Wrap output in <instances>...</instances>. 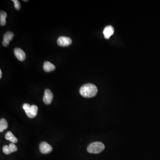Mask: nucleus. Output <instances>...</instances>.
I'll return each instance as SVG.
<instances>
[{
  "instance_id": "nucleus-7",
  "label": "nucleus",
  "mask_w": 160,
  "mask_h": 160,
  "mask_svg": "<svg viewBox=\"0 0 160 160\" xmlns=\"http://www.w3.org/2000/svg\"><path fill=\"white\" fill-rule=\"evenodd\" d=\"M14 36V34L11 32H6L3 36L2 44L5 47L7 46L9 44V41H11Z\"/></svg>"
},
{
  "instance_id": "nucleus-17",
  "label": "nucleus",
  "mask_w": 160,
  "mask_h": 160,
  "mask_svg": "<svg viewBox=\"0 0 160 160\" xmlns=\"http://www.w3.org/2000/svg\"><path fill=\"white\" fill-rule=\"evenodd\" d=\"M2 72H1V69L0 70V78H1L2 77Z\"/></svg>"
},
{
  "instance_id": "nucleus-15",
  "label": "nucleus",
  "mask_w": 160,
  "mask_h": 160,
  "mask_svg": "<svg viewBox=\"0 0 160 160\" xmlns=\"http://www.w3.org/2000/svg\"><path fill=\"white\" fill-rule=\"evenodd\" d=\"M9 147L11 153L16 152V151H17V150H18L17 146L15 145L14 143L10 144L9 145Z\"/></svg>"
},
{
  "instance_id": "nucleus-9",
  "label": "nucleus",
  "mask_w": 160,
  "mask_h": 160,
  "mask_svg": "<svg viewBox=\"0 0 160 160\" xmlns=\"http://www.w3.org/2000/svg\"><path fill=\"white\" fill-rule=\"evenodd\" d=\"M114 29L112 26L109 25L105 27L103 31L105 37L106 39H109V37L114 34Z\"/></svg>"
},
{
  "instance_id": "nucleus-6",
  "label": "nucleus",
  "mask_w": 160,
  "mask_h": 160,
  "mask_svg": "<svg viewBox=\"0 0 160 160\" xmlns=\"http://www.w3.org/2000/svg\"><path fill=\"white\" fill-rule=\"evenodd\" d=\"M53 94L51 90L46 89L45 91L43 97V102L46 105L51 104L53 99Z\"/></svg>"
},
{
  "instance_id": "nucleus-2",
  "label": "nucleus",
  "mask_w": 160,
  "mask_h": 160,
  "mask_svg": "<svg viewBox=\"0 0 160 160\" xmlns=\"http://www.w3.org/2000/svg\"><path fill=\"white\" fill-rule=\"evenodd\" d=\"M105 148L104 145L101 142H95L89 144L88 146V152L91 154H98L103 151Z\"/></svg>"
},
{
  "instance_id": "nucleus-11",
  "label": "nucleus",
  "mask_w": 160,
  "mask_h": 160,
  "mask_svg": "<svg viewBox=\"0 0 160 160\" xmlns=\"http://www.w3.org/2000/svg\"><path fill=\"white\" fill-rule=\"evenodd\" d=\"M5 138L7 140H8L10 142H12V143L14 144L18 142V139L14 136L12 133L11 131L7 132L6 133V135H5Z\"/></svg>"
},
{
  "instance_id": "nucleus-13",
  "label": "nucleus",
  "mask_w": 160,
  "mask_h": 160,
  "mask_svg": "<svg viewBox=\"0 0 160 160\" xmlns=\"http://www.w3.org/2000/svg\"><path fill=\"white\" fill-rule=\"evenodd\" d=\"M8 123L5 119H1L0 120V132H2L5 129L8 128Z\"/></svg>"
},
{
  "instance_id": "nucleus-3",
  "label": "nucleus",
  "mask_w": 160,
  "mask_h": 160,
  "mask_svg": "<svg viewBox=\"0 0 160 160\" xmlns=\"http://www.w3.org/2000/svg\"><path fill=\"white\" fill-rule=\"evenodd\" d=\"M22 108L27 116L29 118H34L37 115L38 107L36 105H30L29 104L25 103L23 105Z\"/></svg>"
},
{
  "instance_id": "nucleus-16",
  "label": "nucleus",
  "mask_w": 160,
  "mask_h": 160,
  "mask_svg": "<svg viewBox=\"0 0 160 160\" xmlns=\"http://www.w3.org/2000/svg\"><path fill=\"white\" fill-rule=\"evenodd\" d=\"M14 4V7L17 10H19L21 8V4L18 0H13V1Z\"/></svg>"
},
{
  "instance_id": "nucleus-8",
  "label": "nucleus",
  "mask_w": 160,
  "mask_h": 160,
  "mask_svg": "<svg viewBox=\"0 0 160 160\" xmlns=\"http://www.w3.org/2000/svg\"><path fill=\"white\" fill-rule=\"evenodd\" d=\"M14 53L15 56L20 61H23L26 58V55L24 52L20 48H15Z\"/></svg>"
},
{
  "instance_id": "nucleus-5",
  "label": "nucleus",
  "mask_w": 160,
  "mask_h": 160,
  "mask_svg": "<svg viewBox=\"0 0 160 160\" xmlns=\"http://www.w3.org/2000/svg\"><path fill=\"white\" fill-rule=\"evenodd\" d=\"M39 149H40V152L43 154H47L51 153L53 150L52 146L45 142H42L40 144Z\"/></svg>"
},
{
  "instance_id": "nucleus-14",
  "label": "nucleus",
  "mask_w": 160,
  "mask_h": 160,
  "mask_svg": "<svg viewBox=\"0 0 160 160\" xmlns=\"http://www.w3.org/2000/svg\"><path fill=\"white\" fill-rule=\"evenodd\" d=\"M3 152H4V154H6L8 155L9 154H11V150H10V148H9V146L8 145H5L3 147Z\"/></svg>"
},
{
  "instance_id": "nucleus-10",
  "label": "nucleus",
  "mask_w": 160,
  "mask_h": 160,
  "mask_svg": "<svg viewBox=\"0 0 160 160\" xmlns=\"http://www.w3.org/2000/svg\"><path fill=\"white\" fill-rule=\"evenodd\" d=\"M44 71L46 72H50L53 71L56 69L55 65L49 62H45L43 65Z\"/></svg>"
},
{
  "instance_id": "nucleus-12",
  "label": "nucleus",
  "mask_w": 160,
  "mask_h": 160,
  "mask_svg": "<svg viewBox=\"0 0 160 160\" xmlns=\"http://www.w3.org/2000/svg\"><path fill=\"white\" fill-rule=\"evenodd\" d=\"M6 13L5 12L1 11L0 13V25L1 26H4L6 24Z\"/></svg>"
},
{
  "instance_id": "nucleus-4",
  "label": "nucleus",
  "mask_w": 160,
  "mask_h": 160,
  "mask_svg": "<svg viewBox=\"0 0 160 160\" xmlns=\"http://www.w3.org/2000/svg\"><path fill=\"white\" fill-rule=\"evenodd\" d=\"M57 42L59 46L65 47L69 46L72 43V41L71 38L69 37L62 36L58 38Z\"/></svg>"
},
{
  "instance_id": "nucleus-1",
  "label": "nucleus",
  "mask_w": 160,
  "mask_h": 160,
  "mask_svg": "<svg viewBox=\"0 0 160 160\" xmlns=\"http://www.w3.org/2000/svg\"><path fill=\"white\" fill-rule=\"evenodd\" d=\"M98 89L95 85L91 83L83 85L80 89V93L82 97L86 98H93L96 96Z\"/></svg>"
}]
</instances>
